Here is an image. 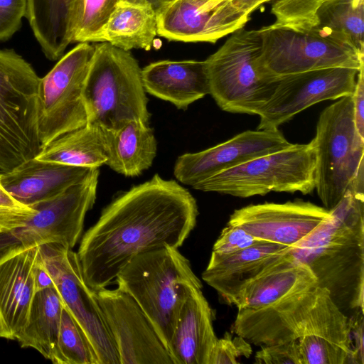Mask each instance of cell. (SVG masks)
<instances>
[{
    "label": "cell",
    "instance_id": "4dcf8cb0",
    "mask_svg": "<svg viewBox=\"0 0 364 364\" xmlns=\"http://www.w3.org/2000/svg\"><path fill=\"white\" fill-rule=\"evenodd\" d=\"M118 0H70L69 23L71 43L95 40Z\"/></svg>",
    "mask_w": 364,
    "mask_h": 364
},
{
    "label": "cell",
    "instance_id": "7c38bea8",
    "mask_svg": "<svg viewBox=\"0 0 364 364\" xmlns=\"http://www.w3.org/2000/svg\"><path fill=\"white\" fill-rule=\"evenodd\" d=\"M38 247L39 257L64 307L83 332L97 364H120L94 290L84 280L77 252L57 243L43 244Z\"/></svg>",
    "mask_w": 364,
    "mask_h": 364
},
{
    "label": "cell",
    "instance_id": "8d00e7d4",
    "mask_svg": "<svg viewBox=\"0 0 364 364\" xmlns=\"http://www.w3.org/2000/svg\"><path fill=\"white\" fill-rule=\"evenodd\" d=\"M260 240L239 226L227 225L215 241L212 252L218 255H229L251 247Z\"/></svg>",
    "mask_w": 364,
    "mask_h": 364
},
{
    "label": "cell",
    "instance_id": "e575fe53",
    "mask_svg": "<svg viewBox=\"0 0 364 364\" xmlns=\"http://www.w3.org/2000/svg\"><path fill=\"white\" fill-rule=\"evenodd\" d=\"M236 335V334H235ZM252 353L251 343L243 337L225 332L218 338L209 356L208 364H236L242 357L249 358Z\"/></svg>",
    "mask_w": 364,
    "mask_h": 364
},
{
    "label": "cell",
    "instance_id": "52a82bcc",
    "mask_svg": "<svg viewBox=\"0 0 364 364\" xmlns=\"http://www.w3.org/2000/svg\"><path fill=\"white\" fill-rule=\"evenodd\" d=\"M40 77L13 49H0V174L37 156Z\"/></svg>",
    "mask_w": 364,
    "mask_h": 364
},
{
    "label": "cell",
    "instance_id": "d6a6232c",
    "mask_svg": "<svg viewBox=\"0 0 364 364\" xmlns=\"http://www.w3.org/2000/svg\"><path fill=\"white\" fill-rule=\"evenodd\" d=\"M323 0H273L274 26L304 30L318 25L317 13Z\"/></svg>",
    "mask_w": 364,
    "mask_h": 364
},
{
    "label": "cell",
    "instance_id": "e0dca14e",
    "mask_svg": "<svg viewBox=\"0 0 364 364\" xmlns=\"http://www.w3.org/2000/svg\"><path fill=\"white\" fill-rule=\"evenodd\" d=\"M292 144L279 129L247 130L207 149L181 155L173 174L181 183L193 186L220 171Z\"/></svg>",
    "mask_w": 364,
    "mask_h": 364
},
{
    "label": "cell",
    "instance_id": "6da1fadb",
    "mask_svg": "<svg viewBox=\"0 0 364 364\" xmlns=\"http://www.w3.org/2000/svg\"><path fill=\"white\" fill-rule=\"evenodd\" d=\"M198 215L191 193L158 174L123 192L81 238L77 255L86 284L105 289L138 255L166 246L178 249Z\"/></svg>",
    "mask_w": 364,
    "mask_h": 364
},
{
    "label": "cell",
    "instance_id": "ab89813d",
    "mask_svg": "<svg viewBox=\"0 0 364 364\" xmlns=\"http://www.w3.org/2000/svg\"><path fill=\"white\" fill-rule=\"evenodd\" d=\"M35 287L36 292L54 287L53 282L39 257V252L35 269Z\"/></svg>",
    "mask_w": 364,
    "mask_h": 364
},
{
    "label": "cell",
    "instance_id": "9a60e30c",
    "mask_svg": "<svg viewBox=\"0 0 364 364\" xmlns=\"http://www.w3.org/2000/svg\"><path fill=\"white\" fill-rule=\"evenodd\" d=\"M120 364H174L151 323L135 300L120 289L94 291Z\"/></svg>",
    "mask_w": 364,
    "mask_h": 364
},
{
    "label": "cell",
    "instance_id": "60d3db41",
    "mask_svg": "<svg viewBox=\"0 0 364 364\" xmlns=\"http://www.w3.org/2000/svg\"><path fill=\"white\" fill-rule=\"evenodd\" d=\"M273 0H232L234 6L241 12L250 16L262 4Z\"/></svg>",
    "mask_w": 364,
    "mask_h": 364
},
{
    "label": "cell",
    "instance_id": "ac0fdd59",
    "mask_svg": "<svg viewBox=\"0 0 364 364\" xmlns=\"http://www.w3.org/2000/svg\"><path fill=\"white\" fill-rule=\"evenodd\" d=\"M331 216L309 201L249 205L235 210L227 225L239 226L258 240L292 246Z\"/></svg>",
    "mask_w": 364,
    "mask_h": 364
},
{
    "label": "cell",
    "instance_id": "d590c367",
    "mask_svg": "<svg viewBox=\"0 0 364 364\" xmlns=\"http://www.w3.org/2000/svg\"><path fill=\"white\" fill-rule=\"evenodd\" d=\"M259 364H303L297 341L261 346L255 355Z\"/></svg>",
    "mask_w": 364,
    "mask_h": 364
},
{
    "label": "cell",
    "instance_id": "1f68e13d",
    "mask_svg": "<svg viewBox=\"0 0 364 364\" xmlns=\"http://www.w3.org/2000/svg\"><path fill=\"white\" fill-rule=\"evenodd\" d=\"M50 361L54 364H97L83 332L65 307Z\"/></svg>",
    "mask_w": 364,
    "mask_h": 364
},
{
    "label": "cell",
    "instance_id": "836d02e7",
    "mask_svg": "<svg viewBox=\"0 0 364 364\" xmlns=\"http://www.w3.org/2000/svg\"><path fill=\"white\" fill-rule=\"evenodd\" d=\"M36 213L11 196L0 183V238L23 227Z\"/></svg>",
    "mask_w": 364,
    "mask_h": 364
},
{
    "label": "cell",
    "instance_id": "8fae6325",
    "mask_svg": "<svg viewBox=\"0 0 364 364\" xmlns=\"http://www.w3.org/2000/svg\"><path fill=\"white\" fill-rule=\"evenodd\" d=\"M94 51L95 45L79 43L40 77L37 124L41 148L87 124L83 87Z\"/></svg>",
    "mask_w": 364,
    "mask_h": 364
},
{
    "label": "cell",
    "instance_id": "83f0119b",
    "mask_svg": "<svg viewBox=\"0 0 364 364\" xmlns=\"http://www.w3.org/2000/svg\"><path fill=\"white\" fill-rule=\"evenodd\" d=\"M63 308L55 287L37 291L26 324L16 339L20 346L33 348L51 360L56 348Z\"/></svg>",
    "mask_w": 364,
    "mask_h": 364
},
{
    "label": "cell",
    "instance_id": "f35d334b",
    "mask_svg": "<svg viewBox=\"0 0 364 364\" xmlns=\"http://www.w3.org/2000/svg\"><path fill=\"white\" fill-rule=\"evenodd\" d=\"M351 97L355 126L359 134L364 138V65L358 70Z\"/></svg>",
    "mask_w": 364,
    "mask_h": 364
},
{
    "label": "cell",
    "instance_id": "4fadbf2b",
    "mask_svg": "<svg viewBox=\"0 0 364 364\" xmlns=\"http://www.w3.org/2000/svg\"><path fill=\"white\" fill-rule=\"evenodd\" d=\"M99 168L56 197L33 208L36 213L10 235L23 247L57 243L73 249L82 237L86 213L96 199Z\"/></svg>",
    "mask_w": 364,
    "mask_h": 364
},
{
    "label": "cell",
    "instance_id": "2e32d148",
    "mask_svg": "<svg viewBox=\"0 0 364 364\" xmlns=\"http://www.w3.org/2000/svg\"><path fill=\"white\" fill-rule=\"evenodd\" d=\"M249 20L232 0H173L157 12V33L169 41L214 43Z\"/></svg>",
    "mask_w": 364,
    "mask_h": 364
},
{
    "label": "cell",
    "instance_id": "f546056e",
    "mask_svg": "<svg viewBox=\"0 0 364 364\" xmlns=\"http://www.w3.org/2000/svg\"><path fill=\"white\" fill-rule=\"evenodd\" d=\"M317 16L319 26L346 35L364 50V0H323Z\"/></svg>",
    "mask_w": 364,
    "mask_h": 364
},
{
    "label": "cell",
    "instance_id": "7a4b0ae2",
    "mask_svg": "<svg viewBox=\"0 0 364 364\" xmlns=\"http://www.w3.org/2000/svg\"><path fill=\"white\" fill-rule=\"evenodd\" d=\"M232 330L260 347L297 341L301 355L327 359L349 354L355 364L353 318L317 284L262 309H238Z\"/></svg>",
    "mask_w": 364,
    "mask_h": 364
},
{
    "label": "cell",
    "instance_id": "5bb4252c",
    "mask_svg": "<svg viewBox=\"0 0 364 364\" xmlns=\"http://www.w3.org/2000/svg\"><path fill=\"white\" fill-rule=\"evenodd\" d=\"M359 70L328 68L277 79L274 90L257 115V129H277L296 114L322 101L352 95Z\"/></svg>",
    "mask_w": 364,
    "mask_h": 364
},
{
    "label": "cell",
    "instance_id": "b9f144b4",
    "mask_svg": "<svg viewBox=\"0 0 364 364\" xmlns=\"http://www.w3.org/2000/svg\"><path fill=\"white\" fill-rule=\"evenodd\" d=\"M136 1L146 2L150 4L156 11V13L171 2L173 0H133Z\"/></svg>",
    "mask_w": 364,
    "mask_h": 364
},
{
    "label": "cell",
    "instance_id": "8992f818",
    "mask_svg": "<svg viewBox=\"0 0 364 364\" xmlns=\"http://www.w3.org/2000/svg\"><path fill=\"white\" fill-rule=\"evenodd\" d=\"M258 30L262 48L255 65L261 77L268 82L323 68L359 70L364 65V50L346 35L327 27L294 30L272 23Z\"/></svg>",
    "mask_w": 364,
    "mask_h": 364
},
{
    "label": "cell",
    "instance_id": "cb8c5ba5",
    "mask_svg": "<svg viewBox=\"0 0 364 364\" xmlns=\"http://www.w3.org/2000/svg\"><path fill=\"white\" fill-rule=\"evenodd\" d=\"M314 284L316 279L311 269L287 252L282 259L246 284L234 305L237 309H262Z\"/></svg>",
    "mask_w": 364,
    "mask_h": 364
},
{
    "label": "cell",
    "instance_id": "44dd1931",
    "mask_svg": "<svg viewBox=\"0 0 364 364\" xmlns=\"http://www.w3.org/2000/svg\"><path fill=\"white\" fill-rule=\"evenodd\" d=\"M93 168L32 158L0 174V183L20 203L33 208L84 180Z\"/></svg>",
    "mask_w": 364,
    "mask_h": 364
},
{
    "label": "cell",
    "instance_id": "5b68a950",
    "mask_svg": "<svg viewBox=\"0 0 364 364\" xmlns=\"http://www.w3.org/2000/svg\"><path fill=\"white\" fill-rule=\"evenodd\" d=\"M87 124L114 130L136 120L149 124L141 69L129 50L107 42L95 45L83 87Z\"/></svg>",
    "mask_w": 364,
    "mask_h": 364
},
{
    "label": "cell",
    "instance_id": "4316f807",
    "mask_svg": "<svg viewBox=\"0 0 364 364\" xmlns=\"http://www.w3.org/2000/svg\"><path fill=\"white\" fill-rule=\"evenodd\" d=\"M35 158L69 166L99 168L108 159L105 129L86 124L42 147Z\"/></svg>",
    "mask_w": 364,
    "mask_h": 364
},
{
    "label": "cell",
    "instance_id": "9c48e42d",
    "mask_svg": "<svg viewBox=\"0 0 364 364\" xmlns=\"http://www.w3.org/2000/svg\"><path fill=\"white\" fill-rule=\"evenodd\" d=\"M313 141L315 190L330 210L343 198L364 163V138L355 126L351 95L338 99L321 112Z\"/></svg>",
    "mask_w": 364,
    "mask_h": 364
},
{
    "label": "cell",
    "instance_id": "d4e9b609",
    "mask_svg": "<svg viewBox=\"0 0 364 364\" xmlns=\"http://www.w3.org/2000/svg\"><path fill=\"white\" fill-rule=\"evenodd\" d=\"M157 33V13L146 2L118 0L95 42L124 50L151 49Z\"/></svg>",
    "mask_w": 364,
    "mask_h": 364
},
{
    "label": "cell",
    "instance_id": "3957f363",
    "mask_svg": "<svg viewBox=\"0 0 364 364\" xmlns=\"http://www.w3.org/2000/svg\"><path fill=\"white\" fill-rule=\"evenodd\" d=\"M363 191L350 185L331 216L287 251L311 269L317 286L326 289L346 314L363 312Z\"/></svg>",
    "mask_w": 364,
    "mask_h": 364
},
{
    "label": "cell",
    "instance_id": "ffe728a7",
    "mask_svg": "<svg viewBox=\"0 0 364 364\" xmlns=\"http://www.w3.org/2000/svg\"><path fill=\"white\" fill-rule=\"evenodd\" d=\"M288 246L262 242L229 255L211 253L202 279L223 301L234 305L242 289L282 259Z\"/></svg>",
    "mask_w": 364,
    "mask_h": 364
},
{
    "label": "cell",
    "instance_id": "603a6c76",
    "mask_svg": "<svg viewBox=\"0 0 364 364\" xmlns=\"http://www.w3.org/2000/svg\"><path fill=\"white\" fill-rule=\"evenodd\" d=\"M144 90L178 109H186L193 102L210 95L205 60H160L141 69Z\"/></svg>",
    "mask_w": 364,
    "mask_h": 364
},
{
    "label": "cell",
    "instance_id": "277c9868",
    "mask_svg": "<svg viewBox=\"0 0 364 364\" xmlns=\"http://www.w3.org/2000/svg\"><path fill=\"white\" fill-rule=\"evenodd\" d=\"M118 289L131 296L167 348L192 287L202 288L189 260L166 246L138 255L118 274Z\"/></svg>",
    "mask_w": 364,
    "mask_h": 364
},
{
    "label": "cell",
    "instance_id": "7402d4cb",
    "mask_svg": "<svg viewBox=\"0 0 364 364\" xmlns=\"http://www.w3.org/2000/svg\"><path fill=\"white\" fill-rule=\"evenodd\" d=\"M201 289L191 288L179 311L168 346L174 364H208L218 340L213 311Z\"/></svg>",
    "mask_w": 364,
    "mask_h": 364
},
{
    "label": "cell",
    "instance_id": "f1b7e54d",
    "mask_svg": "<svg viewBox=\"0 0 364 364\" xmlns=\"http://www.w3.org/2000/svg\"><path fill=\"white\" fill-rule=\"evenodd\" d=\"M70 0H27V18L46 58H60L71 43L69 23Z\"/></svg>",
    "mask_w": 364,
    "mask_h": 364
},
{
    "label": "cell",
    "instance_id": "ba28073f",
    "mask_svg": "<svg viewBox=\"0 0 364 364\" xmlns=\"http://www.w3.org/2000/svg\"><path fill=\"white\" fill-rule=\"evenodd\" d=\"M315 166L312 139L224 170L192 187L240 198L264 196L271 191L306 195L315 190Z\"/></svg>",
    "mask_w": 364,
    "mask_h": 364
},
{
    "label": "cell",
    "instance_id": "484cf974",
    "mask_svg": "<svg viewBox=\"0 0 364 364\" xmlns=\"http://www.w3.org/2000/svg\"><path fill=\"white\" fill-rule=\"evenodd\" d=\"M106 165L118 173L133 177L151 166L157 142L153 129L140 121H129L114 130L105 129Z\"/></svg>",
    "mask_w": 364,
    "mask_h": 364
},
{
    "label": "cell",
    "instance_id": "30bf717a",
    "mask_svg": "<svg viewBox=\"0 0 364 364\" xmlns=\"http://www.w3.org/2000/svg\"><path fill=\"white\" fill-rule=\"evenodd\" d=\"M261 48L259 30L243 27L205 60L210 95L223 111L258 114L272 96L276 81L263 80L255 65Z\"/></svg>",
    "mask_w": 364,
    "mask_h": 364
},
{
    "label": "cell",
    "instance_id": "d6986e66",
    "mask_svg": "<svg viewBox=\"0 0 364 364\" xmlns=\"http://www.w3.org/2000/svg\"><path fill=\"white\" fill-rule=\"evenodd\" d=\"M38 246L18 245L0 258V338L16 340L26 324L36 293Z\"/></svg>",
    "mask_w": 364,
    "mask_h": 364
},
{
    "label": "cell",
    "instance_id": "74e56055",
    "mask_svg": "<svg viewBox=\"0 0 364 364\" xmlns=\"http://www.w3.org/2000/svg\"><path fill=\"white\" fill-rule=\"evenodd\" d=\"M26 10L27 0H0V41L9 39L19 30Z\"/></svg>",
    "mask_w": 364,
    "mask_h": 364
}]
</instances>
